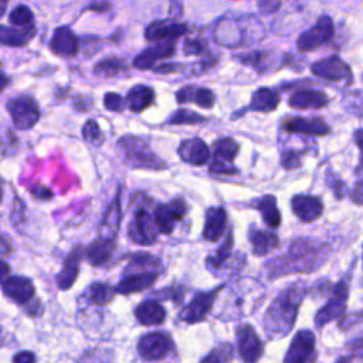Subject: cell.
<instances>
[{
  "label": "cell",
  "mask_w": 363,
  "mask_h": 363,
  "mask_svg": "<svg viewBox=\"0 0 363 363\" xmlns=\"http://www.w3.org/2000/svg\"><path fill=\"white\" fill-rule=\"evenodd\" d=\"M347 347L350 350V354L354 359H359L363 362V337L359 339H353L352 342L347 343Z\"/></svg>",
  "instance_id": "f5cc1de1"
},
{
  "label": "cell",
  "mask_w": 363,
  "mask_h": 363,
  "mask_svg": "<svg viewBox=\"0 0 363 363\" xmlns=\"http://www.w3.org/2000/svg\"><path fill=\"white\" fill-rule=\"evenodd\" d=\"M159 228L152 216L146 208H136L132 220L128 224V237L132 242L147 247L156 242Z\"/></svg>",
  "instance_id": "52a82bcc"
},
{
  "label": "cell",
  "mask_w": 363,
  "mask_h": 363,
  "mask_svg": "<svg viewBox=\"0 0 363 363\" xmlns=\"http://www.w3.org/2000/svg\"><path fill=\"white\" fill-rule=\"evenodd\" d=\"M187 31L189 28L186 24L155 20L145 28V38L149 41H163V40L173 41L187 34Z\"/></svg>",
  "instance_id": "44dd1931"
},
{
  "label": "cell",
  "mask_w": 363,
  "mask_h": 363,
  "mask_svg": "<svg viewBox=\"0 0 363 363\" xmlns=\"http://www.w3.org/2000/svg\"><path fill=\"white\" fill-rule=\"evenodd\" d=\"M6 7H7V0H1V16L6 13Z\"/></svg>",
  "instance_id": "e7e4bbea"
},
{
  "label": "cell",
  "mask_w": 363,
  "mask_h": 363,
  "mask_svg": "<svg viewBox=\"0 0 363 363\" xmlns=\"http://www.w3.org/2000/svg\"><path fill=\"white\" fill-rule=\"evenodd\" d=\"M176 47L173 41H162L153 47L143 50L133 58V67L138 69H152L157 60H166L174 55Z\"/></svg>",
  "instance_id": "ffe728a7"
},
{
  "label": "cell",
  "mask_w": 363,
  "mask_h": 363,
  "mask_svg": "<svg viewBox=\"0 0 363 363\" xmlns=\"http://www.w3.org/2000/svg\"><path fill=\"white\" fill-rule=\"evenodd\" d=\"M345 109H347L352 115L363 116V91L357 89L347 95H345Z\"/></svg>",
  "instance_id": "bcb514c9"
},
{
  "label": "cell",
  "mask_w": 363,
  "mask_h": 363,
  "mask_svg": "<svg viewBox=\"0 0 363 363\" xmlns=\"http://www.w3.org/2000/svg\"><path fill=\"white\" fill-rule=\"evenodd\" d=\"M135 318L143 326H159L166 319V311L156 298H149L135 308Z\"/></svg>",
  "instance_id": "7402d4cb"
},
{
  "label": "cell",
  "mask_w": 363,
  "mask_h": 363,
  "mask_svg": "<svg viewBox=\"0 0 363 363\" xmlns=\"http://www.w3.org/2000/svg\"><path fill=\"white\" fill-rule=\"evenodd\" d=\"M177 153L182 157V160L196 166H201L210 159L208 146L200 138H191V139L183 140L179 145Z\"/></svg>",
  "instance_id": "603a6c76"
},
{
  "label": "cell",
  "mask_w": 363,
  "mask_h": 363,
  "mask_svg": "<svg viewBox=\"0 0 363 363\" xmlns=\"http://www.w3.org/2000/svg\"><path fill=\"white\" fill-rule=\"evenodd\" d=\"M78 37L68 27H58L50 40L51 51L61 57H74L78 52Z\"/></svg>",
  "instance_id": "d4e9b609"
},
{
  "label": "cell",
  "mask_w": 363,
  "mask_h": 363,
  "mask_svg": "<svg viewBox=\"0 0 363 363\" xmlns=\"http://www.w3.org/2000/svg\"><path fill=\"white\" fill-rule=\"evenodd\" d=\"M1 291L9 299L21 306L33 301L35 295L34 284L26 277H9L1 281Z\"/></svg>",
  "instance_id": "2e32d148"
},
{
  "label": "cell",
  "mask_w": 363,
  "mask_h": 363,
  "mask_svg": "<svg viewBox=\"0 0 363 363\" xmlns=\"http://www.w3.org/2000/svg\"><path fill=\"white\" fill-rule=\"evenodd\" d=\"M350 199L354 204L363 206V180L357 182L350 191Z\"/></svg>",
  "instance_id": "11a10c76"
},
{
  "label": "cell",
  "mask_w": 363,
  "mask_h": 363,
  "mask_svg": "<svg viewBox=\"0 0 363 363\" xmlns=\"http://www.w3.org/2000/svg\"><path fill=\"white\" fill-rule=\"evenodd\" d=\"M116 250V241L109 238H98L85 250V257L92 267H101L111 259Z\"/></svg>",
  "instance_id": "f546056e"
},
{
  "label": "cell",
  "mask_w": 363,
  "mask_h": 363,
  "mask_svg": "<svg viewBox=\"0 0 363 363\" xmlns=\"http://www.w3.org/2000/svg\"><path fill=\"white\" fill-rule=\"evenodd\" d=\"M82 138L94 145V146H99L104 143V133L101 132V128L98 125V122L95 119H88L84 126H82Z\"/></svg>",
  "instance_id": "f6af8a7d"
},
{
  "label": "cell",
  "mask_w": 363,
  "mask_h": 363,
  "mask_svg": "<svg viewBox=\"0 0 363 363\" xmlns=\"http://www.w3.org/2000/svg\"><path fill=\"white\" fill-rule=\"evenodd\" d=\"M159 278V272H138V274H126L119 284L115 286L116 294L130 295L135 292H142L150 288L156 279Z\"/></svg>",
  "instance_id": "cb8c5ba5"
},
{
  "label": "cell",
  "mask_w": 363,
  "mask_h": 363,
  "mask_svg": "<svg viewBox=\"0 0 363 363\" xmlns=\"http://www.w3.org/2000/svg\"><path fill=\"white\" fill-rule=\"evenodd\" d=\"M269 54L268 52H262V51H252L244 55H240V60L242 64L252 67L254 69H257L258 72H264L268 68L269 60H268Z\"/></svg>",
  "instance_id": "ee69618b"
},
{
  "label": "cell",
  "mask_w": 363,
  "mask_h": 363,
  "mask_svg": "<svg viewBox=\"0 0 363 363\" xmlns=\"http://www.w3.org/2000/svg\"><path fill=\"white\" fill-rule=\"evenodd\" d=\"M108 7H109L108 3H96V4H91L88 9L89 10H105Z\"/></svg>",
  "instance_id": "be15d7a7"
},
{
  "label": "cell",
  "mask_w": 363,
  "mask_h": 363,
  "mask_svg": "<svg viewBox=\"0 0 363 363\" xmlns=\"http://www.w3.org/2000/svg\"><path fill=\"white\" fill-rule=\"evenodd\" d=\"M9 20H10V24H13L16 27L27 28V27H33L34 26L33 24L34 23L33 11L27 6H24V4H18L17 7H14L10 11Z\"/></svg>",
  "instance_id": "b9f144b4"
},
{
  "label": "cell",
  "mask_w": 363,
  "mask_h": 363,
  "mask_svg": "<svg viewBox=\"0 0 363 363\" xmlns=\"http://www.w3.org/2000/svg\"><path fill=\"white\" fill-rule=\"evenodd\" d=\"M78 363H113V352L105 347H95L86 350L79 357Z\"/></svg>",
  "instance_id": "7bdbcfd3"
},
{
  "label": "cell",
  "mask_w": 363,
  "mask_h": 363,
  "mask_svg": "<svg viewBox=\"0 0 363 363\" xmlns=\"http://www.w3.org/2000/svg\"><path fill=\"white\" fill-rule=\"evenodd\" d=\"M153 295L160 299H172L176 303H180L184 298V288L183 286H167L162 291H155Z\"/></svg>",
  "instance_id": "c3c4849f"
},
{
  "label": "cell",
  "mask_w": 363,
  "mask_h": 363,
  "mask_svg": "<svg viewBox=\"0 0 363 363\" xmlns=\"http://www.w3.org/2000/svg\"><path fill=\"white\" fill-rule=\"evenodd\" d=\"M177 69H179V65H176V64H167V62L153 68V71L157 72V74H170V72H174V71H177Z\"/></svg>",
  "instance_id": "91938a15"
},
{
  "label": "cell",
  "mask_w": 363,
  "mask_h": 363,
  "mask_svg": "<svg viewBox=\"0 0 363 363\" xmlns=\"http://www.w3.org/2000/svg\"><path fill=\"white\" fill-rule=\"evenodd\" d=\"M281 163L285 169L291 170L301 166V155L295 150H285L281 157Z\"/></svg>",
  "instance_id": "f907efd6"
},
{
  "label": "cell",
  "mask_w": 363,
  "mask_h": 363,
  "mask_svg": "<svg viewBox=\"0 0 363 363\" xmlns=\"http://www.w3.org/2000/svg\"><path fill=\"white\" fill-rule=\"evenodd\" d=\"M306 286L298 281L286 286L268 306L264 313V332L269 340L285 337L296 322L299 306L306 296Z\"/></svg>",
  "instance_id": "7a4b0ae2"
},
{
  "label": "cell",
  "mask_w": 363,
  "mask_h": 363,
  "mask_svg": "<svg viewBox=\"0 0 363 363\" xmlns=\"http://www.w3.org/2000/svg\"><path fill=\"white\" fill-rule=\"evenodd\" d=\"M187 214V204L183 197H176L169 203H162L155 210V221L160 234H172L176 223Z\"/></svg>",
  "instance_id": "5bb4252c"
},
{
  "label": "cell",
  "mask_w": 363,
  "mask_h": 363,
  "mask_svg": "<svg viewBox=\"0 0 363 363\" xmlns=\"http://www.w3.org/2000/svg\"><path fill=\"white\" fill-rule=\"evenodd\" d=\"M354 142L360 150V159H359V167L363 169V129H357L354 132Z\"/></svg>",
  "instance_id": "680465c9"
},
{
  "label": "cell",
  "mask_w": 363,
  "mask_h": 363,
  "mask_svg": "<svg viewBox=\"0 0 363 363\" xmlns=\"http://www.w3.org/2000/svg\"><path fill=\"white\" fill-rule=\"evenodd\" d=\"M330 248L320 241L298 238L291 242L285 255L269 259L265 265L269 279L288 274H311L319 269L329 258Z\"/></svg>",
  "instance_id": "6da1fadb"
},
{
  "label": "cell",
  "mask_w": 363,
  "mask_h": 363,
  "mask_svg": "<svg viewBox=\"0 0 363 363\" xmlns=\"http://www.w3.org/2000/svg\"><path fill=\"white\" fill-rule=\"evenodd\" d=\"M328 177L329 179H332V182L330 180H328V184L332 187V190H333V193H335V196L340 200V199H343V196L346 194V191H347V189H346V184L340 180V179H337L336 176H332V174H329L328 173Z\"/></svg>",
  "instance_id": "816d5d0a"
},
{
  "label": "cell",
  "mask_w": 363,
  "mask_h": 363,
  "mask_svg": "<svg viewBox=\"0 0 363 363\" xmlns=\"http://www.w3.org/2000/svg\"><path fill=\"white\" fill-rule=\"evenodd\" d=\"M0 38L3 45L9 47H21L26 45L34 35H35V27H17V28H9L6 26H1L0 30Z\"/></svg>",
  "instance_id": "e575fe53"
},
{
  "label": "cell",
  "mask_w": 363,
  "mask_h": 363,
  "mask_svg": "<svg viewBox=\"0 0 363 363\" xmlns=\"http://www.w3.org/2000/svg\"><path fill=\"white\" fill-rule=\"evenodd\" d=\"M234 359V347L231 343H220L210 350L200 363H231Z\"/></svg>",
  "instance_id": "f35d334b"
},
{
  "label": "cell",
  "mask_w": 363,
  "mask_h": 363,
  "mask_svg": "<svg viewBox=\"0 0 363 363\" xmlns=\"http://www.w3.org/2000/svg\"><path fill=\"white\" fill-rule=\"evenodd\" d=\"M248 240L252 247V254L257 257H264L279 245V238L275 233L259 230L255 225L250 228Z\"/></svg>",
  "instance_id": "f1b7e54d"
},
{
  "label": "cell",
  "mask_w": 363,
  "mask_h": 363,
  "mask_svg": "<svg viewBox=\"0 0 363 363\" xmlns=\"http://www.w3.org/2000/svg\"><path fill=\"white\" fill-rule=\"evenodd\" d=\"M162 271L160 259L153 257L149 252H138L132 254L129 258L126 274H138V272H159Z\"/></svg>",
  "instance_id": "d6a6232c"
},
{
  "label": "cell",
  "mask_w": 363,
  "mask_h": 363,
  "mask_svg": "<svg viewBox=\"0 0 363 363\" xmlns=\"http://www.w3.org/2000/svg\"><path fill=\"white\" fill-rule=\"evenodd\" d=\"M207 43L203 38H186L183 43V51L186 55H199L207 51Z\"/></svg>",
  "instance_id": "7dc6e473"
},
{
  "label": "cell",
  "mask_w": 363,
  "mask_h": 363,
  "mask_svg": "<svg viewBox=\"0 0 363 363\" xmlns=\"http://www.w3.org/2000/svg\"><path fill=\"white\" fill-rule=\"evenodd\" d=\"M121 224V203L119 196L109 204V207L105 210L102 220L98 225V234L99 238H109L115 240L118 230Z\"/></svg>",
  "instance_id": "4dcf8cb0"
},
{
  "label": "cell",
  "mask_w": 363,
  "mask_h": 363,
  "mask_svg": "<svg viewBox=\"0 0 363 363\" xmlns=\"http://www.w3.org/2000/svg\"><path fill=\"white\" fill-rule=\"evenodd\" d=\"M313 75L328 81H352L350 67L337 55H330L311 65Z\"/></svg>",
  "instance_id": "9a60e30c"
},
{
  "label": "cell",
  "mask_w": 363,
  "mask_h": 363,
  "mask_svg": "<svg viewBox=\"0 0 363 363\" xmlns=\"http://www.w3.org/2000/svg\"><path fill=\"white\" fill-rule=\"evenodd\" d=\"M354 360V357L352 354H343L340 357H337V360L335 363H352Z\"/></svg>",
  "instance_id": "6125c7cd"
},
{
  "label": "cell",
  "mask_w": 363,
  "mask_h": 363,
  "mask_svg": "<svg viewBox=\"0 0 363 363\" xmlns=\"http://www.w3.org/2000/svg\"><path fill=\"white\" fill-rule=\"evenodd\" d=\"M35 362H37V356L30 350H23L13 356V363H35Z\"/></svg>",
  "instance_id": "db71d44e"
},
{
  "label": "cell",
  "mask_w": 363,
  "mask_h": 363,
  "mask_svg": "<svg viewBox=\"0 0 363 363\" xmlns=\"http://www.w3.org/2000/svg\"><path fill=\"white\" fill-rule=\"evenodd\" d=\"M7 111L11 115L13 125L20 130L31 129L40 119L37 101L30 95H20L7 102Z\"/></svg>",
  "instance_id": "ba28073f"
},
{
  "label": "cell",
  "mask_w": 363,
  "mask_h": 363,
  "mask_svg": "<svg viewBox=\"0 0 363 363\" xmlns=\"http://www.w3.org/2000/svg\"><path fill=\"white\" fill-rule=\"evenodd\" d=\"M237 349L244 363H258L264 356V342L248 323H241L235 330Z\"/></svg>",
  "instance_id": "8fae6325"
},
{
  "label": "cell",
  "mask_w": 363,
  "mask_h": 363,
  "mask_svg": "<svg viewBox=\"0 0 363 363\" xmlns=\"http://www.w3.org/2000/svg\"><path fill=\"white\" fill-rule=\"evenodd\" d=\"M225 288V284L218 285L217 288L207 291V292H200L197 294L179 313L180 320L186 323H199L207 318L210 313L213 303L217 298V295Z\"/></svg>",
  "instance_id": "7c38bea8"
},
{
  "label": "cell",
  "mask_w": 363,
  "mask_h": 363,
  "mask_svg": "<svg viewBox=\"0 0 363 363\" xmlns=\"http://www.w3.org/2000/svg\"><path fill=\"white\" fill-rule=\"evenodd\" d=\"M294 214L303 223L318 220L323 213V204L319 197L311 194H296L291 200Z\"/></svg>",
  "instance_id": "d6986e66"
},
{
  "label": "cell",
  "mask_w": 363,
  "mask_h": 363,
  "mask_svg": "<svg viewBox=\"0 0 363 363\" xmlns=\"http://www.w3.org/2000/svg\"><path fill=\"white\" fill-rule=\"evenodd\" d=\"M262 24L252 16L221 17L213 30L216 41L223 47L237 48L258 41L262 35Z\"/></svg>",
  "instance_id": "3957f363"
},
{
  "label": "cell",
  "mask_w": 363,
  "mask_h": 363,
  "mask_svg": "<svg viewBox=\"0 0 363 363\" xmlns=\"http://www.w3.org/2000/svg\"><path fill=\"white\" fill-rule=\"evenodd\" d=\"M282 126L288 132L302 133L308 136H325L330 132L329 125L320 118L291 116L282 121Z\"/></svg>",
  "instance_id": "e0dca14e"
},
{
  "label": "cell",
  "mask_w": 363,
  "mask_h": 363,
  "mask_svg": "<svg viewBox=\"0 0 363 363\" xmlns=\"http://www.w3.org/2000/svg\"><path fill=\"white\" fill-rule=\"evenodd\" d=\"M176 101L180 105L193 102V104H196L201 108L210 109V108H213V105L216 102V96L208 88L196 86V85H186V86L180 88L176 92Z\"/></svg>",
  "instance_id": "4316f807"
},
{
  "label": "cell",
  "mask_w": 363,
  "mask_h": 363,
  "mask_svg": "<svg viewBox=\"0 0 363 363\" xmlns=\"http://www.w3.org/2000/svg\"><path fill=\"white\" fill-rule=\"evenodd\" d=\"M315 346L316 337L312 330H298L285 353L284 363H315L318 357Z\"/></svg>",
  "instance_id": "9c48e42d"
},
{
  "label": "cell",
  "mask_w": 363,
  "mask_h": 363,
  "mask_svg": "<svg viewBox=\"0 0 363 363\" xmlns=\"http://www.w3.org/2000/svg\"><path fill=\"white\" fill-rule=\"evenodd\" d=\"M279 101H281V98L274 89L262 86V88H258L252 94L250 108L252 111H258V112H271V111L277 109Z\"/></svg>",
  "instance_id": "836d02e7"
},
{
  "label": "cell",
  "mask_w": 363,
  "mask_h": 363,
  "mask_svg": "<svg viewBox=\"0 0 363 363\" xmlns=\"http://www.w3.org/2000/svg\"><path fill=\"white\" fill-rule=\"evenodd\" d=\"M227 227V213L223 207H210L206 211V221L203 228V238L216 242L225 233Z\"/></svg>",
  "instance_id": "484cf974"
},
{
  "label": "cell",
  "mask_w": 363,
  "mask_h": 363,
  "mask_svg": "<svg viewBox=\"0 0 363 363\" xmlns=\"http://www.w3.org/2000/svg\"><path fill=\"white\" fill-rule=\"evenodd\" d=\"M26 312L30 315V316H38L41 313V303L38 299H33L30 301L27 305H26Z\"/></svg>",
  "instance_id": "6f0895ef"
},
{
  "label": "cell",
  "mask_w": 363,
  "mask_h": 363,
  "mask_svg": "<svg viewBox=\"0 0 363 363\" xmlns=\"http://www.w3.org/2000/svg\"><path fill=\"white\" fill-rule=\"evenodd\" d=\"M349 286V278H342L335 284L333 292L329 295L328 302L315 315V326L318 329L323 328L325 325L333 320H339L346 315Z\"/></svg>",
  "instance_id": "5b68a950"
},
{
  "label": "cell",
  "mask_w": 363,
  "mask_h": 363,
  "mask_svg": "<svg viewBox=\"0 0 363 363\" xmlns=\"http://www.w3.org/2000/svg\"><path fill=\"white\" fill-rule=\"evenodd\" d=\"M31 193L40 199V200H50L52 197V191L41 184H35L33 189H31Z\"/></svg>",
  "instance_id": "9f6ffc18"
},
{
  "label": "cell",
  "mask_w": 363,
  "mask_h": 363,
  "mask_svg": "<svg viewBox=\"0 0 363 363\" xmlns=\"http://www.w3.org/2000/svg\"><path fill=\"white\" fill-rule=\"evenodd\" d=\"M328 104V95L318 89H301L289 98V105L295 109H320Z\"/></svg>",
  "instance_id": "83f0119b"
},
{
  "label": "cell",
  "mask_w": 363,
  "mask_h": 363,
  "mask_svg": "<svg viewBox=\"0 0 363 363\" xmlns=\"http://www.w3.org/2000/svg\"><path fill=\"white\" fill-rule=\"evenodd\" d=\"M123 99L119 94L116 92H106L104 96V105L108 111H113V112H119L123 108Z\"/></svg>",
  "instance_id": "681fc988"
},
{
  "label": "cell",
  "mask_w": 363,
  "mask_h": 363,
  "mask_svg": "<svg viewBox=\"0 0 363 363\" xmlns=\"http://www.w3.org/2000/svg\"><path fill=\"white\" fill-rule=\"evenodd\" d=\"M9 277H11L10 275V267H9V264L6 261H3L1 262V281L7 279Z\"/></svg>",
  "instance_id": "94428289"
},
{
  "label": "cell",
  "mask_w": 363,
  "mask_h": 363,
  "mask_svg": "<svg viewBox=\"0 0 363 363\" xmlns=\"http://www.w3.org/2000/svg\"><path fill=\"white\" fill-rule=\"evenodd\" d=\"M123 69V64L116 57H106L98 61L94 67V72L102 77H115Z\"/></svg>",
  "instance_id": "60d3db41"
},
{
  "label": "cell",
  "mask_w": 363,
  "mask_h": 363,
  "mask_svg": "<svg viewBox=\"0 0 363 363\" xmlns=\"http://www.w3.org/2000/svg\"><path fill=\"white\" fill-rule=\"evenodd\" d=\"M333 34H335V26L332 18L329 16H322L309 30L303 31L299 35L296 41V47L299 51H303V52L315 51L319 47L329 43Z\"/></svg>",
  "instance_id": "30bf717a"
},
{
  "label": "cell",
  "mask_w": 363,
  "mask_h": 363,
  "mask_svg": "<svg viewBox=\"0 0 363 363\" xmlns=\"http://www.w3.org/2000/svg\"><path fill=\"white\" fill-rule=\"evenodd\" d=\"M115 288L111 286L106 282H94L86 292L88 301L92 305H98V306H105L108 303H111L115 298Z\"/></svg>",
  "instance_id": "74e56055"
},
{
  "label": "cell",
  "mask_w": 363,
  "mask_h": 363,
  "mask_svg": "<svg viewBox=\"0 0 363 363\" xmlns=\"http://www.w3.org/2000/svg\"><path fill=\"white\" fill-rule=\"evenodd\" d=\"M174 350V342L166 332L155 330L140 336L138 352L146 362H159L167 357Z\"/></svg>",
  "instance_id": "8992f818"
},
{
  "label": "cell",
  "mask_w": 363,
  "mask_h": 363,
  "mask_svg": "<svg viewBox=\"0 0 363 363\" xmlns=\"http://www.w3.org/2000/svg\"><path fill=\"white\" fill-rule=\"evenodd\" d=\"M255 207L261 213L264 223L269 228H278L279 227V224H281V213L278 210L275 196L267 194V196L258 199Z\"/></svg>",
  "instance_id": "d590c367"
},
{
  "label": "cell",
  "mask_w": 363,
  "mask_h": 363,
  "mask_svg": "<svg viewBox=\"0 0 363 363\" xmlns=\"http://www.w3.org/2000/svg\"><path fill=\"white\" fill-rule=\"evenodd\" d=\"M118 153L126 166L133 169L163 170L166 163L157 157L149 147L147 142L135 135H125L116 143Z\"/></svg>",
  "instance_id": "277c9868"
},
{
  "label": "cell",
  "mask_w": 363,
  "mask_h": 363,
  "mask_svg": "<svg viewBox=\"0 0 363 363\" xmlns=\"http://www.w3.org/2000/svg\"><path fill=\"white\" fill-rule=\"evenodd\" d=\"M214 160L210 166V172L216 174H235L238 170L233 166V162L238 153V143L233 138H221L214 142Z\"/></svg>",
  "instance_id": "4fadbf2b"
},
{
  "label": "cell",
  "mask_w": 363,
  "mask_h": 363,
  "mask_svg": "<svg viewBox=\"0 0 363 363\" xmlns=\"http://www.w3.org/2000/svg\"><path fill=\"white\" fill-rule=\"evenodd\" d=\"M204 121H206V118L199 115L197 112L186 109V108H180L170 115V118L167 119V123H170V125H199V123H203Z\"/></svg>",
  "instance_id": "ab89813d"
},
{
  "label": "cell",
  "mask_w": 363,
  "mask_h": 363,
  "mask_svg": "<svg viewBox=\"0 0 363 363\" xmlns=\"http://www.w3.org/2000/svg\"><path fill=\"white\" fill-rule=\"evenodd\" d=\"M84 255H85V250L81 245H75L71 250V252L67 255L61 271L55 277L57 285L61 291L69 289L74 285V282L77 281L78 274H79L81 259H82Z\"/></svg>",
  "instance_id": "ac0fdd59"
},
{
  "label": "cell",
  "mask_w": 363,
  "mask_h": 363,
  "mask_svg": "<svg viewBox=\"0 0 363 363\" xmlns=\"http://www.w3.org/2000/svg\"><path fill=\"white\" fill-rule=\"evenodd\" d=\"M155 101V91L147 85H135L126 94L125 102L132 112H142Z\"/></svg>",
  "instance_id": "1f68e13d"
},
{
  "label": "cell",
  "mask_w": 363,
  "mask_h": 363,
  "mask_svg": "<svg viewBox=\"0 0 363 363\" xmlns=\"http://www.w3.org/2000/svg\"><path fill=\"white\" fill-rule=\"evenodd\" d=\"M233 244H234V238H233V231L230 230L227 237L221 242V245L214 252H211L206 259L207 268L210 271H220L228 262L233 252Z\"/></svg>",
  "instance_id": "8d00e7d4"
}]
</instances>
